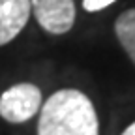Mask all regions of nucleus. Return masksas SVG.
Returning <instances> with one entry per match:
<instances>
[{
    "label": "nucleus",
    "mask_w": 135,
    "mask_h": 135,
    "mask_svg": "<svg viewBox=\"0 0 135 135\" xmlns=\"http://www.w3.org/2000/svg\"><path fill=\"white\" fill-rule=\"evenodd\" d=\"M43 105L41 88L34 83H17L0 94V116L9 124H25Z\"/></svg>",
    "instance_id": "2"
},
{
    "label": "nucleus",
    "mask_w": 135,
    "mask_h": 135,
    "mask_svg": "<svg viewBox=\"0 0 135 135\" xmlns=\"http://www.w3.org/2000/svg\"><path fill=\"white\" fill-rule=\"evenodd\" d=\"M120 135H135V120H133V122H131V124H129Z\"/></svg>",
    "instance_id": "7"
},
{
    "label": "nucleus",
    "mask_w": 135,
    "mask_h": 135,
    "mask_svg": "<svg viewBox=\"0 0 135 135\" xmlns=\"http://www.w3.org/2000/svg\"><path fill=\"white\" fill-rule=\"evenodd\" d=\"M38 135H99L92 99L77 88H60L40 109Z\"/></svg>",
    "instance_id": "1"
},
{
    "label": "nucleus",
    "mask_w": 135,
    "mask_h": 135,
    "mask_svg": "<svg viewBox=\"0 0 135 135\" xmlns=\"http://www.w3.org/2000/svg\"><path fill=\"white\" fill-rule=\"evenodd\" d=\"M116 0H83V9L84 11H90V13H96V11H101L109 6H113Z\"/></svg>",
    "instance_id": "6"
},
{
    "label": "nucleus",
    "mask_w": 135,
    "mask_h": 135,
    "mask_svg": "<svg viewBox=\"0 0 135 135\" xmlns=\"http://www.w3.org/2000/svg\"><path fill=\"white\" fill-rule=\"evenodd\" d=\"M30 0H0V47L11 43L30 19Z\"/></svg>",
    "instance_id": "4"
},
{
    "label": "nucleus",
    "mask_w": 135,
    "mask_h": 135,
    "mask_svg": "<svg viewBox=\"0 0 135 135\" xmlns=\"http://www.w3.org/2000/svg\"><path fill=\"white\" fill-rule=\"evenodd\" d=\"M30 9L41 30L51 36L68 34L75 25L73 0H30Z\"/></svg>",
    "instance_id": "3"
},
{
    "label": "nucleus",
    "mask_w": 135,
    "mask_h": 135,
    "mask_svg": "<svg viewBox=\"0 0 135 135\" xmlns=\"http://www.w3.org/2000/svg\"><path fill=\"white\" fill-rule=\"evenodd\" d=\"M114 36L135 66V8L122 11L114 21Z\"/></svg>",
    "instance_id": "5"
}]
</instances>
